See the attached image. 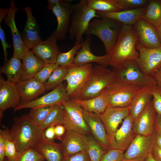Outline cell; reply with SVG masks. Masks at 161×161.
<instances>
[{"mask_svg":"<svg viewBox=\"0 0 161 161\" xmlns=\"http://www.w3.org/2000/svg\"><path fill=\"white\" fill-rule=\"evenodd\" d=\"M138 41V35L134 25L123 24L112 50L110 66L115 67L127 60L137 61L139 56L136 47Z\"/></svg>","mask_w":161,"mask_h":161,"instance_id":"1","label":"cell"},{"mask_svg":"<svg viewBox=\"0 0 161 161\" xmlns=\"http://www.w3.org/2000/svg\"><path fill=\"white\" fill-rule=\"evenodd\" d=\"M14 120L9 136L18 151L21 153L33 148L41 136L38 127L32 124L28 114L15 116Z\"/></svg>","mask_w":161,"mask_h":161,"instance_id":"2","label":"cell"},{"mask_svg":"<svg viewBox=\"0 0 161 161\" xmlns=\"http://www.w3.org/2000/svg\"><path fill=\"white\" fill-rule=\"evenodd\" d=\"M123 24L113 19L97 18L91 21L84 34L94 35L103 42L106 52H111L117 43Z\"/></svg>","mask_w":161,"mask_h":161,"instance_id":"3","label":"cell"},{"mask_svg":"<svg viewBox=\"0 0 161 161\" xmlns=\"http://www.w3.org/2000/svg\"><path fill=\"white\" fill-rule=\"evenodd\" d=\"M98 18L96 11L87 6L86 0H81L73 5L71 24L68 30L71 40H75V44L82 42L83 36L87 29L91 20Z\"/></svg>","mask_w":161,"mask_h":161,"instance_id":"4","label":"cell"},{"mask_svg":"<svg viewBox=\"0 0 161 161\" xmlns=\"http://www.w3.org/2000/svg\"><path fill=\"white\" fill-rule=\"evenodd\" d=\"M114 74V80L123 81L141 87L157 85L152 75L144 74L137 61H125L117 67H113Z\"/></svg>","mask_w":161,"mask_h":161,"instance_id":"5","label":"cell"},{"mask_svg":"<svg viewBox=\"0 0 161 161\" xmlns=\"http://www.w3.org/2000/svg\"><path fill=\"white\" fill-rule=\"evenodd\" d=\"M112 70L101 65L93 67L91 76L78 99L85 100L97 97L114 80Z\"/></svg>","mask_w":161,"mask_h":161,"instance_id":"6","label":"cell"},{"mask_svg":"<svg viewBox=\"0 0 161 161\" xmlns=\"http://www.w3.org/2000/svg\"><path fill=\"white\" fill-rule=\"evenodd\" d=\"M93 68L91 63L81 66L72 64L67 66L68 72L65 80L67 82L66 89L69 99H78L91 76Z\"/></svg>","mask_w":161,"mask_h":161,"instance_id":"7","label":"cell"},{"mask_svg":"<svg viewBox=\"0 0 161 161\" xmlns=\"http://www.w3.org/2000/svg\"><path fill=\"white\" fill-rule=\"evenodd\" d=\"M143 87L114 80L104 89L108 99L109 106L128 107L133 97Z\"/></svg>","mask_w":161,"mask_h":161,"instance_id":"8","label":"cell"},{"mask_svg":"<svg viewBox=\"0 0 161 161\" xmlns=\"http://www.w3.org/2000/svg\"><path fill=\"white\" fill-rule=\"evenodd\" d=\"M64 113L63 125L66 130H72L89 136L91 134L85 122L83 108L73 100L69 99L62 104Z\"/></svg>","mask_w":161,"mask_h":161,"instance_id":"9","label":"cell"},{"mask_svg":"<svg viewBox=\"0 0 161 161\" xmlns=\"http://www.w3.org/2000/svg\"><path fill=\"white\" fill-rule=\"evenodd\" d=\"M98 115L105 128L111 148H113L118 126L129 115V107L108 106L103 113Z\"/></svg>","mask_w":161,"mask_h":161,"instance_id":"10","label":"cell"},{"mask_svg":"<svg viewBox=\"0 0 161 161\" xmlns=\"http://www.w3.org/2000/svg\"><path fill=\"white\" fill-rule=\"evenodd\" d=\"M136 49L139 56L136 61L143 73L147 75H152L161 67V46L147 48L138 41Z\"/></svg>","mask_w":161,"mask_h":161,"instance_id":"11","label":"cell"},{"mask_svg":"<svg viewBox=\"0 0 161 161\" xmlns=\"http://www.w3.org/2000/svg\"><path fill=\"white\" fill-rule=\"evenodd\" d=\"M66 85L62 83L49 93L30 102L20 103L14 109L15 111L22 109H30L40 107L53 106L62 104L68 98L66 89Z\"/></svg>","mask_w":161,"mask_h":161,"instance_id":"12","label":"cell"},{"mask_svg":"<svg viewBox=\"0 0 161 161\" xmlns=\"http://www.w3.org/2000/svg\"><path fill=\"white\" fill-rule=\"evenodd\" d=\"M156 130L148 135L137 134L124 154V159L128 160L145 157L151 153L155 144Z\"/></svg>","mask_w":161,"mask_h":161,"instance_id":"13","label":"cell"},{"mask_svg":"<svg viewBox=\"0 0 161 161\" xmlns=\"http://www.w3.org/2000/svg\"><path fill=\"white\" fill-rule=\"evenodd\" d=\"M71 0L64 1L54 6L52 11L56 16L58 25L52 33L58 40L65 39L70 27V22L73 10Z\"/></svg>","mask_w":161,"mask_h":161,"instance_id":"14","label":"cell"},{"mask_svg":"<svg viewBox=\"0 0 161 161\" xmlns=\"http://www.w3.org/2000/svg\"><path fill=\"white\" fill-rule=\"evenodd\" d=\"M18 10V9L15 7L14 0H11L8 13L4 20L12 33L14 48L13 57L22 59L30 50L25 45L16 25L15 15Z\"/></svg>","mask_w":161,"mask_h":161,"instance_id":"15","label":"cell"},{"mask_svg":"<svg viewBox=\"0 0 161 161\" xmlns=\"http://www.w3.org/2000/svg\"><path fill=\"white\" fill-rule=\"evenodd\" d=\"M20 94L16 83L5 80L0 77V119L1 121L3 113L10 108L14 109L21 103Z\"/></svg>","mask_w":161,"mask_h":161,"instance_id":"16","label":"cell"},{"mask_svg":"<svg viewBox=\"0 0 161 161\" xmlns=\"http://www.w3.org/2000/svg\"><path fill=\"white\" fill-rule=\"evenodd\" d=\"M92 38L91 35H87L86 39L82 42L81 49L76 53L73 64L76 65L81 66L95 62L105 67L110 65L112 51L102 56L94 55L91 50Z\"/></svg>","mask_w":161,"mask_h":161,"instance_id":"17","label":"cell"},{"mask_svg":"<svg viewBox=\"0 0 161 161\" xmlns=\"http://www.w3.org/2000/svg\"><path fill=\"white\" fill-rule=\"evenodd\" d=\"M157 113L152 100L143 111L133 120V128L136 134L148 135L153 133L156 129Z\"/></svg>","mask_w":161,"mask_h":161,"instance_id":"18","label":"cell"},{"mask_svg":"<svg viewBox=\"0 0 161 161\" xmlns=\"http://www.w3.org/2000/svg\"><path fill=\"white\" fill-rule=\"evenodd\" d=\"M87 135L66 130L61 142L63 158L70 156L86 149Z\"/></svg>","mask_w":161,"mask_h":161,"instance_id":"19","label":"cell"},{"mask_svg":"<svg viewBox=\"0 0 161 161\" xmlns=\"http://www.w3.org/2000/svg\"><path fill=\"white\" fill-rule=\"evenodd\" d=\"M138 37V42L143 47L152 48L161 46L157 28L150 23L141 18L134 25Z\"/></svg>","mask_w":161,"mask_h":161,"instance_id":"20","label":"cell"},{"mask_svg":"<svg viewBox=\"0 0 161 161\" xmlns=\"http://www.w3.org/2000/svg\"><path fill=\"white\" fill-rule=\"evenodd\" d=\"M83 109V117L92 135L106 151L111 149L104 125L97 114Z\"/></svg>","mask_w":161,"mask_h":161,"instance_id":"21","label":"cell"},{"mask_svg":"<svg viewBox=\"0 0 161 161\" xmlns=\"http://www.w3.org/2000/svg\"><path fill=\"white\" fill-rule=\"evenodd\" d=\"M57 40L56 37L52 34L45 41H40L31 51L45 64H56L58 56L60 52L57 44Z\"/></svg>","mask_w":161,"mask_h":161,"instance_id":"22","label":"cell"},{"mask_svg":"<svg viewBox=\"0 0 161 161\" xmlns=\"http://www.w3.org/2000/svg\"><path fill=\"white\" fill-rule=\"evenodd\" d=\"M23 10L27 14V19L21 35L27 47L32 49L41 40L40 29L31 8L27 6L24 8Z\"/></svg>","mask_w":161,"mask_h":161,"instance_id":"23","label":"cell"},{"mask_svg":"<svg viewBox=\"0 0 161 161\" xmlns=\"http://www.w3.org/2000/svg\"><path fill=\"white\" fill-rule=\"evenodd\" d=\"M16 85L20 95L21 103L32 101L44 93L46 90L44 84L35 78L20 80Z\"/></svg>","mask_w":161,"mask_h":161,"instance_id":"24","label":"cell"},{"mask_svg":"<svg viewBox=\"0 0 161 161\" xmlns=\"http://www.w3.org/2000/svg\"><path fill=\"white\" fill-rule=\"evenodd\" d=\"M145 7L112 13L96 11V14L98 18H110L123 24L134 25L138 20L143 18L145 12Z\"/></svg>","mask_w":161,"mask_h":161,"instance_id":"25","label":"cell"},{"mask_svg":"<svg viewBox=\"0 0 161 161\" xmlns=\"http://www.w3.org/2000/svg\"><path fill=\"white\" fill-rule=\"evenodd\" d=\"M133 120L129 115L124 120L122 125L117 131L114 137L113 148L127 149L132 140L137 135L133 128Z\"/></svg>","mask_w":161,"mask_h":161,"instance_id":"26","label":"cell"},{"mask_svg":"<svg viewBox=\"0 0 161 161\" xmlns=\"http://www.w3.org/2000/svg\"><path fill=\"white\" fill-rule=\"evenodd\" d=\"M33 148L42 155L47 161H62L63 158L61 143L49 141L41 135Z\"/></svg>","mask_w":161,"mask_h":161,"instance_id":"27","label":"cell"},{"mask_svg":"<svg viewBox=\"0 0 161 161\" xmlns=\"http://www.w3.org/2000/svg\"><path fill=\"white\" fill-rule=\"evenodd\" d=\"M150 86L143 87L134 96L128 106L129 115L134 120L152 100Z\"/></svg>","mask_w":161,"mask_h":161,"instance_id":"28","label":"cell"},{"mask_svg":"<svg viewBox=\"0 0 161 161\" xmlns=\"http://www.w3.org/2000/svg\"><path fill=\"white\" fill-rule=\"evenodd\" d=\"M22 60V69L20 80L21 81L35 78L45 64L30 50Z\"/></svg>","mask_w":161,"mask_h":161,"instance_id":"29","label":"cell"},{"mask_svg":"<svg viewBox=\"0 0 161 161\" xmlns=\"http://www.w3.org/2000/svg\"><path fill=\"white\" fill-rule=\"evenodd\" d=\"M73 100L83 109L97 114L103 113L109 106L108 99L104 90L97 97L85 100Z\"/></svg>","mask_w":161,"mask_h":161,"instance_id":"30","label":"cell"},{"mask_svg":"<svg viewBox=\"0 0 161 161\" xmlns=\"http://www.w3.org/2000/svg\"><path fill=\"white\" fill-rule=\"evenodd\" d=\"M22 69L21 59L13 57L1 67L0 73L7 75V80L17 83L21 80Z\"/></svg>","mask_w":161,"mask_h":161,"instance_id":"31","label":"cell"},{"mask_svg":"<svg viewBox=\"0 0 161 161\" xmlns=\"http://www.w3.org/2000/svg\"><path fill=\"white\" fill-rule=\"evenodd\" d=\"M143 19L157 28L161 24V0H149Z\"/></svg>","mask_w":161,"mask_h":161,"instance_id":"32","label":"cell"},{"mask_svg":"<svg viewBox=\"0 0 161 161\" xmlns=\"http://www.w3.org/2000/svg\"><path fill=\"white\" fill-rule=\"evenodd\" d=\"M86 3L96 11L109 13L122 11L118 0H86Z\"/></svg>","mask_w":161,"mask_h":161,"instance_id":"33","label":"cell"},{"mask_svg":"<svg viewBox=\"0 0 161 161\" xmlns=\"http://www.w3.org/2000/svg\"><path fill=\"white\" fill-rule=\"evenodd\" d=\"M64 120V113L62 104L54 106L43 123L38 127L39 129L41 132L45 128L50 126L63 125Z\"/></svg>","mask_w":161,"mask_h":161,"instance_id":"34","label":"cell"},{"mask_svg":"<svg viewBox=\"0 0 161 161\" xmlns=\"http://www.w3.org/2000/svg\"><path fill=\"white\" fill-rule=\"evenodd\" d=\"M68 72L67 66H58L44 84L46 90L53 89L62 84Z\"/></svg>","mask_w":161,"mask_h":161,"instance_id":"35","label":"cell"},{"mask_svg":"<svg viewBox=\"0 0 161 161\" xmlns=\"http://www.w3.org/2000/svg\"><path fill=\"white\" fill-rule=\"evenodd\" d=\"M86 151L91 161H100L107 151L105 150L91 134L89 136Z\"/></svg>","mask_w":161,"mask_h":161,"instance_id":"36","label":"cell"},{"mask_svg":"<svg viewBox=\"0 0 161 161\" xmlns=\"http://www.w3.org/2000/svg\"><path fill=\"white\" fill-rule=\"evenodd\" d=\"M53 106L40 107L31 109L28 114L32 124L37 126H40L44 121Z\"/></svg>","mask_w":161,"mask_h":161,"instance_id":"37","label":"cell"},{"mask_svg":"<svg viewBox=\"0 0 161 161\" xmlns=\"http://www.w3.org/2000/svg\"><path fill=\"white\" fill-rule=\"evenodd\" d=\"M4 129L5 157L8 161H16L21 153L18 151L14 143L10 138L9 129L7 127Z\"/></svg>","mask_w":161,"mask_h":161,"instance_id":"38","label":"cell"},{"mask_svg":"<svg viewBox=\"0 0 161 161\" xmlns=\"http://www.w3.org/2000/svg\"><path fill=\"white\" fill-rule=\"evenodd\" d=\"M82 43L75 44L73 47L67 52H60L58 56L56 64L58 66H67L73 64L74 56L78 50L81 48Z\"/></svg>","mask_w":161,"mask_h":161,"instance_id":"39","label":"cell"},{"mask_svg":"<svg viewBox=\"0 0 161 161\" xmlns=\"http://www.w3.org/2000/svg\"><path fill=\"white\" fill-rule=\"evenodd\" d=\"M121 10H134L145 7L148 3L147 0H118Z\"/></svg>","mask_w":161,"mask_h":161,"instance_id":"40","label":"cell"},{"mask_svg":"<svg viewBox=\"0 0 161 161\" xmlns=\"http://www.w3.org/2000/svg\"><path fill=\"white\" fill-rule=\"evenodd\" d=\"M44 157L34 148L27 149L20 154L16 161H44Z\"/></svg>","mask_w":161,"mask_h":161,"instance_id":"41","label":"cell"},{"mask_svg":"<svg viewBox=\"0 0 161 161\" xmlns=\"http://www.w3.org/2000/svg\"><path fill=\"white\" fill-rule=\"evenodd\" d=\"M58 66L56 64H45L42 69L37 74L35 78L44 84L54 70Z\"/></svg>","mask_w":161,"mask_h":161,"instance_id":"42","label":"cell"},{"mask_svg":"<svg viewBox=\"0 0 161 161\" xmlns=\"http://www.w3.org/2000/svg\"><path fill=\"white\" fill-rule=\"evenodd\" d=\"M154 107L157 115H161V87L157 85L150 86Z\"/></svg>","mask_w":161,"mask_h":161,"instance_id":"43","label":"cell"},{"mask_svg":"<svg viewBox=\"0 0 161 161\" xmlns=\"http://www.w3.org/2000/svg\"><path fill=\"white\" fill-rule=\"evenodd\" d=\"M124 151L120 149L111 148L103 154L100 161H122L124 159Z\"/></svg>","mask_w":161,"mask_h":161,"instance_id":"44","label":"cell"},{"mask_svg":"<svg viewBox=\"0 0 161 161\" xmlns=\"http://www.w3.org/2000/svg\"><path fill=\"white\" fill-rule=\"evenodd\" d=\"M62 161H91L86 150L68 157H64Z\"/></svg>","mask_w":161,"mask_h":161,"instance_id":"45","label":"cell"},{"mask_svg":"<svg viewBox=\"0 0 161 161\" xmlns=\"http://www.w3.org/2000/svg\"><path fill=\"white\" fill-rule=\"evenodd\" d=\"M55 126L52 125L45 128L41 132L42 136L46 140L54 142L55 139Z\"/></svg>","mask_w":161,"mask_h":161,"instance_id":"46","label":"cell"},{"mask_svg":"<svg viewBox=\"0 0 161 161\" xmlns=\"http://www.w3.org/2000/svg\"><path fill=\"white\" fill-rule=\"evenodd\" d=\"M0 39L3 50L5 63L8 60L7 59V49L10 47V45L8 44L6 41L4 30L2 28L1 25H0Z\"/></svg>","mask_w":161,"mask_h":161,"instance_id":"47","label":"cell"},{"mask_svg":"<svg viewBox=\"0 0 161 161\" xmlns=\"http://www.w3.org/2000/svg\"><path fill=\"white\" fill-rule=\"evenodd\" d=\"M5 129H0V161H4L5 152Z\"/></svg>","mask_w":161,"mask_h":161,"instance_id":"48","label":"cell"},{"mask_svg":"<svg viewBox=\"0 0 161 161\" xmlns=\"http://www.w3.org/2000/svg\"><path fill=\"white\" fill-rule=\"evenodd\" d=\"M66 131V129L63 125L59 124L55 126L54 129L55 138L61 141Z\"/></svg>","mask_w":161,"mask_h":161,"instance_id":"49","label":"cell"},{"mask_svg":"<svg viewBox=\"0 0 161 161\" xmlns=\"http://www.w3.org/2000/svg\"><path fill=\"white\" fill-rule=\"evenodd\" d=\"M153 158L156 161H161V148L155 144L153 146L151 152Z\"/></svg>","mask_w":161,"mask_h":161,"instance_id":"50","label":"cell"},{"mask_svg":"<svg viewBox=\"0 0 161 161\" xmlns=\"http://www.w3.org/2000/svg\"><path fill=\"white\" fill-rule=\"evenodd\" d=\"M155 144L161 148V129L156 127Z\"/></svg>","mask_w":161,"mask_h":161,"instance_id":"51","label":"cell"},{"mask_svg":"<svg viewBox=\"0 0 161 161\" xmlns=\"http://www.w3.org/2000/svg\"><path fill=\"white\" fill-rule=\"evenodd\" d=\"M152 75L155 79L157 85L161 87V67Z\"/></svg>","mask_w":161,"mask_h":161,"instance_id":"52","label":"cell"},{"mask_svg":"<svg viewBox=\"0 0 161 161\" xmlns=\"http://www.w3.org/2000/svg\"><path fill=\"white\" fill-rule=\"evenodd\" d=\"M63 0H48V4L47 8L48 10H52L53 7L60 3L62 2Z\"/></svg>","mask_w":161,"mask_h":161,"instance_id":"53","label":"cell"},{"mask_svg":"<svg viewBox=\"0 0 161 161\" xmlns=\"http://www.w3.org/2000/svg\"><path fill=\"white\" fill-rule=\"evenodd\" d=\"M9 11V8L0 9V23L2 22V21L7 16Z\"/></svg>","mask_w":161,"mask_h":161,"instance_id":"54","label":"cell"},{"mask_svg":"<svg viewBox=\"0 0 161 161\" xmlns=\"http://www.w3.org/2000/svg\"><path fill=\"white\" fill-rule=\"evenodd\" d=\"M156 127L161 129V115L157 114L156 119Z\"/></svg>","mask_w":161,"mask_h":161,"instance_id":"55","label":"cell"},{"mask_svg":"<svg viewBox=\"0 0 161 161\" xmlns=\"http://www.w3.org/2000/svg\"><path fill=\"white\" fill-rule=\"evenodd\" d=\"M145 157H140L128 160L123 159L122 161H144Z\"/></svg>","mask_w":161,"mask_h":161,"instance_id":"56","label":"cell"},{"mask_svg":"<svg viewBox=\"0 0 161 161\" xmlns=\"http://www.w3.org/2000/svg\"><path fill=\"white\" fill-rule=\"evenodd\" d=\"M158 38L161 44V24L157 28Z\"/></svg>","mask_w":161,"mask_h":161,"instance_id":"57","label":"cell"},{"mask_svg":"<svg viewBox=\"0 0 161 161\" xmlns=\"http://www.w3.org/2000/svg\"><path fill=\"white\" fill-rule=\"evenodd\" d=\"M144 161H156L152 157L151 153L145 157Z\"/></svg>","mask_w":161,"mask_h":161,"instance_id":"58","label":"cell"},{"mask_svg":"<svg viewBox=\"0 0 161 161\" xmlns=\"http://www.w3.org/2000/svg\"><path fill=\"white\" fill-rule=\"evenodd\" d=\"M4 161H8V160H7L6 158L5 157V158L4 159Z\"/></svg>","mask_w":161,"mask_h":161,"instance_id":"59","label":"cell"},{"mask_svg":"<svg viewBox=\"0 0 161 161\" xmlns=\"http://www.w3.org/2000/svg\"><path fill=\"white\" fill-rule=\"evenodd\" d=\"M44 161H45V160Z\"/></svg>","mask_w":161,"mask_h":161,"instance_id":"60","label":"cell"}]
</instances>
